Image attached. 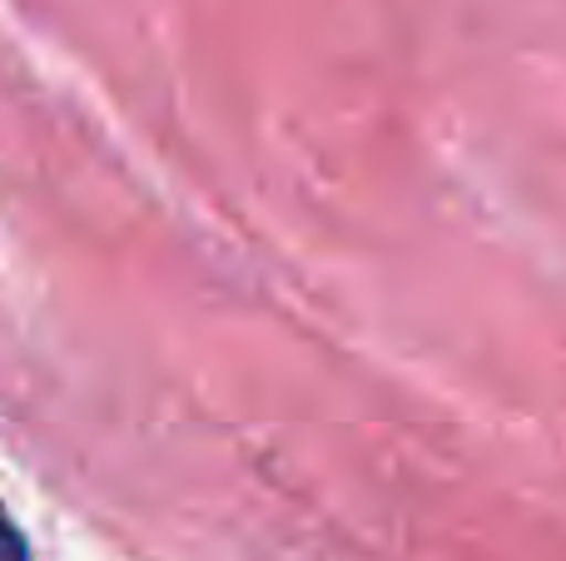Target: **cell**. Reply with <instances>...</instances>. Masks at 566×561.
Segmentation results:
<instances>
[{
    "label": "cell",
    "mask_w": 566,
    "mask_h": 561,
    "mask_svg": "<svg viewBox=\"0 0 566 561\" xmlns=\"http://www.w3.org/2000/svg\"><path fill=\"white\" fill-rule=\"evenodd\" d=\"M0 561H30V542L15 527V517L6 512V502H0Z\"/></svg>",
    "instance_id": "6da1fadb"
}]
</instances>
